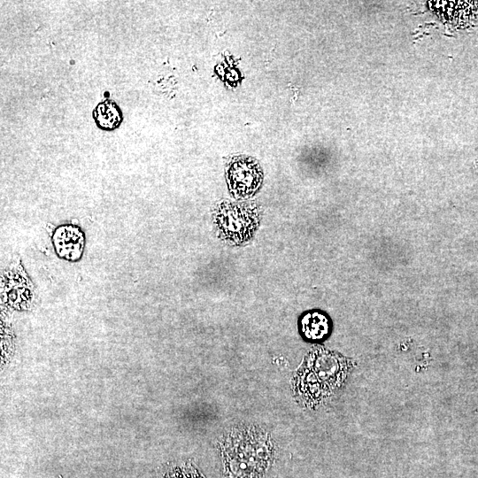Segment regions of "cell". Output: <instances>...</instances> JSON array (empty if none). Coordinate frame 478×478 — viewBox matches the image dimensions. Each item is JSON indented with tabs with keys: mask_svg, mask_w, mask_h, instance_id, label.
<instances>
[{
	"mask_svg": "<svg viewBox=\"0 0 478 478\" xmlns=\"http://www.w3.org/2000/svg\"><path fill=\"white\" fill-rule=\"evenodd\" d=\"M225 478H260L274 458L268 434L252 425L232 428L221 439Z\"/></svg>",
	"mask_w": 478,
	"mask_h": 478,
	"instance_id": "6da1fadb",
	"label": "cell"
},
{
	"mask_svg": "<svg viewBox=\"0 0 478 478\" xmlns=\"http://www.w3.org/2000/svg\"><path fill=\"white\" fill-rule=\"evenodd\" d=\"M53 244L58 255L70 261L78 260L83 251V233L75 226L59 227L54 233Z\"/></svg>",
	"mask_w": 478,
	"mask_h": 478,
	"instance_id": "277c9868",
	"label": "cell"
},
{
	"mask_svg": "<svg viewBox=\"0 0 478 478\" xmlns=\"http://www.w3.org/2000/svg\"><path fill=\"white\" fill-rule=\"evenodd\" d=\"M94 116L97 125L104 129H113L121 120L118 106L110 100L99 104L94 112Z\"/></svg>",
	"mask_w": 478,
	"mask_h": 478,
	"instance_id": "8992f818",
	"label": "cell"
},
{
	"mask_svg": "<svg viewBox=\"0 0 478 478\" xmlns=\"http://www.w3.org/2000/svg\"><path fill=\"white\" fill-rule=\"evenodd\" d=\"M263 173L258 162L244 156L235 157L227 167L230 192L237 197L252 196L262 183Z\"/></svg>",
	"mask_w": 478,
	"mask_h": 478,
	"instance_id": "3957f363",
	"label": "cell"
},
{
	"mask_svg": "<svg viewBox=\"0 0 478 478\" xmlns=\"http://www.w3.org/2000/svg\"><path fill=\"white\" fill-rule=\"evenodd\" d=\"M165 478H204V476L191 466H183L172 470Z\"/></svg>",
	"mask_w": 478,
	"mask_h": 478,
	"instance_id": "52a82bcc",
	"label": "cell"
},
{
	"mask_svg": "<svg viewBox=\"0 0 478 478\" xmlns=\"http://www.w3.org/2000/svg\"><path fill=\"white\" fill-rule=\"evenodd\" d=\"M329 320L319 312H308L300 320L303 335L310 341L324 339L329 333Z\"/></svg>",
	"mask_w": 478,
	"mask_h": 478,
	"instance_id": "5b68a950",
	"label": "cell"
},
{
	"mask_svg": "<svg viewBox=\"0 0 478 478\" xmlns=\"http://www.w3.org/2000/svg\"><path fill=\"white\" fill-rule=\"evenodd\" d=\"M258 208L252 204H220L213 214L219 235L232 244L241 245L251 239L259 224Z\"/></svg>",
	"mask_w": 478,
	"mask_h": 478,
	"instance_id": "7a4b0ae2",
	"label": "cell"
}]
</instances>
